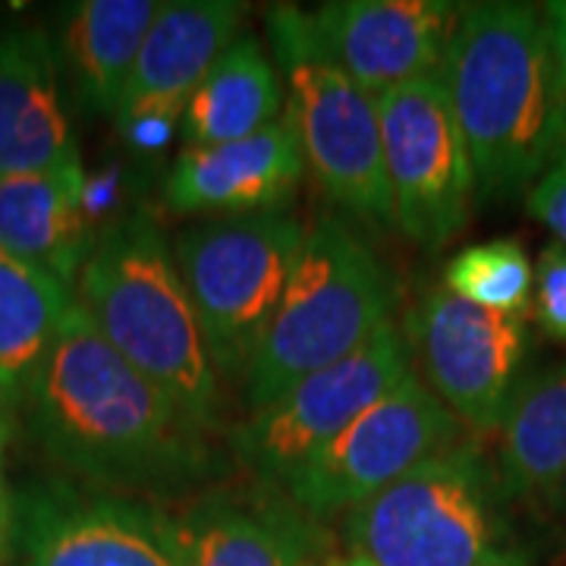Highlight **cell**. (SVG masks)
Wrapping results in <instances>:
<instances>
[{"instance_id": "cell-1", "label": "cell", "mask_w": 566, "mask_h": 566, "mask_svg": "<svg viewBox=\"0 0 566 566\" xmlns=\"http://www.w3.org/2000/svg\"><path fill=\"white\" fill-rule=\"evenodd\" d=\"M22 406L41 450L95 491L177 494L223 472L211 434L126 363L76 303Z\"/></svg>"}, {"instance_id": "cell-2", "label": "cell", "mask_w": 566, "mask_h": 566, "mask_svg": "<svg viewBox=\"0 0 566 566\" xmlns=\"http://www.w3.org/2000/svg\"><path fill=\"white\" fill-rule=\"evenodd\" d=\"M441 70L482 202L516 199L564 161L566 102L545 7H460Z\"/></svg>"}, {"instance_id": "cell-3", "label": "cell", "mask_w": 566, "mask_h": 566, "mask_svg": "<svg viewBox=\"0 0 566 566\" xmlns=\"http://www.w3.org/2000/svg\"><path fill=\"white\" fill-rule=\"evenodd\" d=\"M73 303L107 344L208 434L221 431V378L161 227L129 214L95 237Z\"/></svg>"}, {"instance_id": "cell-4", "label": "cell", "mask_w": 566, "mask_h": 566, "mask_svg": "<svg viewBox=\"0 0 566 566\" xmlns=\"http://www.w3.org/2000/svg\"><path fill=\"white\" fill-rule=\"evenodd\" d=\"M397 283L340 218H315L283 290L274 322L245 375L249 412L286 387L340 363L394 318Z\"/></svg>"}, {"instance_id": "cell-5", "label": "cell", "mask_w": 566, "mask_h": 566, "mask_svg": "<svg viewBox=\"0 0 566 566\" xmlns=\"http://www.w3.org/2000/svg\"><path fill=\"white\" fill-rule=\"evenodd\" d=\"M497 472L472 444H450L349 513L346 542L375 566H506Z\"/></svg>"}, {"instance_id": "cell-6", "label": "cell", "mask_w": 566, "mask_h": 566, "mask_svg": "<svg viewBox=\"0 0 566 566\" xmlns=\"http://www.w3.org/2000/svg\"><path fill=\"white\" fill-rule=\"evenodd\" d=\"M264 20L305 170L344 211L368 223H387L390 192L378 102L324 51L305 10L277 3Z\"/></svg>"}, {"instance_id": "cell-7", "label": "cell", "mask_w": 566, "mask_h": 566, "mask_svg": "<svg viewBox=\"0 0 566 566\" xmlns=\"http://www.w3.org/2000/svg\"><path fill=\"white\" fill-rule=\"evenodd\" d=\"M303 237V223L283 208L208 218L177 237L174 259L218 378L245 381Z\"/></svg>"}, {"instance_id": "cell-8", "label": "cell", "mask_w": 566, "mask_h": 566, "mask_svg": "<svg viewBox=\"0 0 566 566\" xmlns=\"http://www.w3.org/2000/svg\"><path fill=\"white\" fill-rule=\"evenodd\" d=\"M378 102L390 223L422 249H441L469 221L475 177L444 70L387 88Z\"/></svg>"}, {"instance_id": "cell-9", "label": "cell", "mask_w": 566, "mask_h": 566, "mask_svg": "<svg viewBox=\"0 0 566 566\" xmlns=\"http://www.w3.org/2000/svg\"><path fill=\"white\" fill-rule=\"evenodd\" d=\"M412 371V349L403 331L394 322L385 324L353 356L308 375L268 406L249 412L230 431V447L264 488L281 491L305 460Z\"/></svg>"}, {"instance_id": "cell-10", "label": "cell", "mask_w": 566, "mask_h": 566, "mask_svg": "<svg viewBox=\"0 0 566 566\" xmlns=\"http://www.w3.org/2000/svg\"><path fill=\"white\" fill-rule=\"evenodd\" d=\"M457 416L412 371L305 460L281 488L312 520L353 513L409 469L453 444Z\"/></svg>"}, {"instance_id": "cell-11", "label": "cell", "mask_w": 566, "mask_h": 566, "mask_svg": "<svg viewBox=\"0 0 566 566\" xmlns=\"http://www.w3.org/2000/svg\"><path fill=\"white\" fill-rule=\"evenodd\" d=\"M406 344L428 390L475 431H497L526 365L523 315L491 312L450 293L428 290L406 315Z\"/></svg>"}, {"instance_id": "cell-12", "label": "cell", "mask_w": 566, "mask_h": 566, "mask_svg": "<svg viewBox=\"0 0 566 566\" xmlns=\"http://www.w3.org/2000/svg\"><path fill=\"white\" fill-rule=\"evenodd\" d=\"M22 566H174L164 513L63 482L25 491L17 510Z\"/></svg>"}, {"instance_id": "cell-13", "label": "cell", "mask_w": 566, "mask_h": 566, "mask_svg": "<svg viewBox=\"0 0 566 566\" xmlns=\"http://www.w3.org/2000/svg\"><path fill=\"white\" fill-rule=\"evenodd\" d=\"M240 25L243 7L230 0L161 3L114 114L126 139L161 148L208 70L237 41Z\"/></svg>"}, {"instance_id": "cell-14", "label": "cell", "mask_w": 566, "mask_h": 566, "mask_svg": "<svg viewBox=\"0 0 566 566\" xmlns=\"http://www.w3.org/2000/svg\"><path fill=\"white\" fill-rule=\"evenodd\" d=\"M308 17L324 51L378 98L444 66L460 7L447 0H331Z\"/></svg>"}, {"instance_id": "cell-15", "label": "cell", "mask_w": 566, "mask_h": 566, "mask_svg": "<svg viewBox=\"0 0 566 566\" xmlns=\"http://www.w3.org/2000/svg\"><path fill=\"white\" fill-rule=\"evenodd\" d=\"M164 513V510H161ZM174 566H312L322 528L283 491H211L164 513Z\"/></svg>"}, {"instance_id": "cell-16", "label": "cell", "mask_w": 566, "mask_h": 566, "mask_svg": "<svg viewBox=\"0 0 566 566\" xmlns=\"http://www.w3.org/2000/svg\"><path fill=\"white\" fill-rule=\"evenodd\" d=\"M305 161L290 117L227 145L182 151L164 182V199L180 214L274 211L303 180Z\"/></svg>"}, {"instance_id": "cell-17", "label": "cell", "mask_w": 566, "mask_h": 566, "mask_svg": "<svg viewBox=\"0 0 566 566\" xmlns=\"http://www.w3.org/2000/svg\"><path fill=\"white\" fill-rule=\"evenodd\" d=\"M80 161L61 98V57L41 29H0V180Z\"/></svg>"}, {"instance_id": "cell-18", "label": "cell", "mask_w": 566, "mask_h": 566, "mask_svg": "<svg viewBox=\"0 0 566 566\" xmlns=\"http://www.w3.org/2000/svg\"><path fill=\"white\" fill-rule=\"evenodd\" d=\"M95 245L82 161L0 180V249L73 293Z\"/></svg>"}, {"instance_id": "cell-19", "label": "cell", "mask_w": 566, "mask_h": 566, "mask_svg": "<svg viewBox=\"0 0 566 566\" xmlns=\"http://www.w3.org/2000/svg\"><path fill=\"white\" fill-rule=\"evenodd\" d=\"M283 114L286 92L277 63L255 35L240 32L182 111V151L249 139L283 120Z\"/></svg>"}, {"instance_id": "cell-20", "label": "cell", "mask_w": 566, "mask_h": 566, "mask_svg": "<svg viewBox=\"0 0 566 566\" xmlns=\"http://www.w3.org/2000/svg\"><path fill=\"white\" fill-rule=\"evenodd\" d=\"M158 10V0H82L66 10L57 57L98 114H117Z\"/></svg>"}, {"instance_id": "cell-21", "label": "cell", "mask_w": 566, "mask_h": 566, "mask_svg": "<svg viewBox=\"0 0 566 566\" xmlns=\"http://www.w3.org/2000/svg\"><path fill=\"white\" fill-rule=\"evenodd\" d=\"M497 431L494 472L504 497H547L566 472V359L520 381Z\"/></svg>"}, {"instance_id": "cell-22", "label": "cell", "mask_w": 566, "mask_h": 566, "mask_svg": "<svg viewBox=\"0 0 566 566\" xmlns=\"http://www.w3.org/2000/svg\"><path fill=\"white\" fill-rule=\"evenodd\" d=\"M73 293L0 249V394L22 406Z\"/></svg>"}, {"instance_id": "cell-23", "label": "cell", "mask_w": 566, "mask_h": 566, "mask_svg": "<svg viewBox=\"0 0 566 566\" xmlns=\"http://www.w3.org/2000/svg\"><path fill=\"white\" fill-rule=\"evenodd\" d=\"M444 286L491 312L523 315L535 293V264L516 240H491L457 252L447 262Z\"/></svg>"}, {"instance_id": "cell-24", "label": "cell", "mask_w": 566, "mask_h": 566, "mask_svg": "<svg viewBox=\"0 0 566 566\" xmlns=\"http://www.w3.org/2000/svg\"><path fill=\"white\" fill-rule=\"evenodd\" d=\"M535 318L551 340L566 344V249L551 243L535 264Z\"/></svg>"}, {"instance_id": "cell-25", "label": "cell", "mask_w": 566, "mask_h": 566, "mask_svg": "<svg viewBox=\"0 0 566 566\" xmlns=\"http://www.w3.org/2000/svg\"><path fill=\"white\" fill-rule=\"evenodd\" d=\"M528 214L557 237L566 249V158L547 170L542 180L528 189Z\"/></svg>"}, {"instance_id": "cell-26", "label": "cell", "mask_w": 566, "mask_h": 566, "mask_svg": "<svg viewBox=\"0 0 566 566\" xmlns=\"http://www.w3.org/2000/svg\"><path fill=\"white\" fill-rule=\"evenodd\" d=\"M547 25H551V41H554V54H557V73H560V88H564L566 102V0L545 3Z\"/></svg>"}, {"instance_id": "cell-27", "label": "cell", "mask_w": 566, "mask_h": 566, "mask_svg": "<svg viewBox=\"0 0 566 566\" xmlns=\"http://www.w3.org/2000/svg\"><path fill=\"white\" fill-rule=\"evenodd\" d=\"M13 535H17V501H13V491H10L3 472H0V566L10 554Z\"/></svg>"}, {"instance_id": "cell-28", "label": "cell", "mask_w": 566, "mask_h": 566, "mask_svg": "<svg viewBox=\"0 0 566 566\" xmlns=\"http://www.w3.org/2000/svg\"><path fill=\"white\" fill-rule=\"evenodd\" d=\"M13 412L17 403L10 397L0 394V472H3V457H7V447L13 441Z\"/></svg>"}, {"instance_id": "cell-29", "label": "cell", "mask_w": 566, "mask_h": 566, "mask_svg": "<svg viewBox=\"0 0 566 566\" xmlns=\"http://www.w3.org/2000/svg\"><path fill=\"white\" fill-rule=\"evenodd\" d=\"M545 501H547V506H551V513L557 516V523L566 528V472H564V479L554 485V491L547 494Z\"/></svg>"}, {"instance_id": "cell-30", "label": "cell", "mask_w": 566, "mask_h": 566, "mask_svg": "<svg viewBox=\"0 0 566 566\" xmlns=\"http://www.w3.org/2000/svg\"><path fill=\"white\" fill-rule=\"evenodd\" d=\"M327 566H375L371 560H365L363 554H344V557H334V560H327Z\"/></svg>"}, {"instance_id": "cell-31", "label": "cell", "mask_w": 566, "mask_h": 566, "mask_svg": "<svg viewBox=\"0 0 566 566\" xmlns=\"http://www.w3.org/2000/svg\"><path fill=\"white\" fill-rule=\"evenodd\" d=\"M506 566H526V564H523V557H520V560H513V564H506Z\"/></svg>"}, {"instance_id": "cell-32", "label": "cell", "mask_w": 566, "mask_h": 566, "mask_svg": "<svg viewBox=\"0 0 566 566\" xmlns=\"http://www.w3.org/2000/svg\"><path fill=\"white\" fill-rule=\"evenodd\" d=\"M312 566H318V564H312Z\"/></svg>"}]
</instances>
